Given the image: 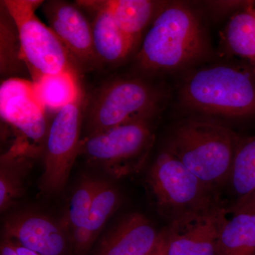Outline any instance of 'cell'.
Listing matches in <instances>:
<instances>
[{"instance_id": "6da1fadb", "label": "cell", "mask_w": 255, "mask_h": 255, "mask_svg": "<svg viewBox=\"0 0 255 255\" xmlns=\"http://www.w3.org/2000/svg\"><path fill=\"white\" fill-rule=\"evenodd\" d=\"M239 140L223 124L188 119L174 128L164 149L214 191L230 181Z\"/></svg>"}, {"instance_id": "7a4b0ae2", "label": "cell", "mask_w": 255, "mask_h": 255, "mask_svg": "<svg viewBox=\"0 0 255 255\" xmlns=\"http://www.w3.org/2000/svg\"><path fill=\"white\" fill-rule=\"evenodd\" d=\"M206 48L205 33L196 14L185 5L172 4L159 9L135 60L144 73L168 71L199 59Z\"/></svg>"}, {"instance_id": "3957f363", "label": "cell", "mask_w": 255, "mask_h": 255, "mask_svg": "<svg viewBox=\"0 0 255 255\" xmlns=\"http://www.w3.org/2000/svg\"><path fill=\"white\" fill-rule=\"evenodd\" d=\"M192 110L226 118L255 116V75L231 65L202 69L186 80L181 90Z\"/></svg>"}, {"instance_id": "277c9868", "label": "cell", "mask_w": 255, "mask_h": 255, "mask_svg": "<svg viewBox=\"0 0 255 255\" xmlns=\"http://www.w3.org/2000/svg\"><path fill=\"white\" fill-rule=\"evenodd\" d=\"M162 99V90L145 78L119 76L110 79L85 99V136L155 115Z\"/></svg>"}, {"instance_id": "5b68a950", "label": "cell", "mask_w": 255, "mask_h": 255, "mask_svg": "<svg viewBox=\"0 0 255 255\" xmlns=\"http://www.w3.org/2000/svg\"><path fill=\"white\" fill-rule=\"evenodd\" d=\"M145 117L82 139L79 155L106 173L120 178L142 168L154 140L152 119Z\"/></svg>"}, {"instance_id": "8992f818", "label": "cell", "mask_w": 255, "mask_h": 255, "mask_svg": "<svg viewBox=\"0 0 255 255\" xmlns=\"http://www.w3.org/2000/svg\"><path fill=\"white\" fill-rule=\"evenodd\" d=\"M6 6L17 28L22 59L32 82L46 75L65 72L77 73L76 64L59 38L36 16L44 1L5 0Z\"/></svg>"}, {"instance_id": "52a82bcc", "label": "cell", "mask_w": 255, "mask_h": 255, "mask_svg": "<svg viewBox=\"0 0 255 255\" xmlns=\"http://www.w3.org/2000/svg\"><path fill=\"white\" fill-rule=\"evenodd\" d=\"M147 182L157 209L170 222L219 204L214 190L166 149L151 166Z\"/></svg>"}, {"instance_id": "ba28073f", "label": "cell", "mask_w": 255, "mask_h": 255, "mask_svg": "<svg viewBox=\"0 0 255 255\" xmlns=\"http://www.w3.org/2000/svg\"><path fill=\"white\" fill-rule=\"evenodd\" d=\"M0 114L16 135L8 152L30 159L43 155L50 122L35 93L33 82L21 78L3 80Z\"/></svg>"}, {"instance_id": "9c48e42d", "label": "cell", "mask_w": 255, "mask_h": 255, "mask_svg": "<svg viewBox=\"0 0 255 255\" xmlns=\"http://www.w3.org/2000/svg\"><path fill=\"white\" fill-rule=\"evenodd\" d=\"M85 102L82 92L50 122L43 155L44 170L40 179V188L46 194L59 192L68 182L80 151Z\"/></svg>"}, {"instance_id": "30bf717a", "label": "cell", "mask_w": 255, "mask_h": 255, "mask_svg": "<svg viewBox=\"0 0 255 255\" xmlns=\"http://www.w3.org/2000/svg\"><path fill=\"white\" fill-rule=\"evenodd\" d=\"M227 221L219 204L184 215L163 231L166 255H216L220 233Z\"/></svg>"}, {"instance_id": "8fae6325", "label": "cell", "mask_w": 255, "mask_h": 255, "mask_svg": "<svg viewBox=\"0 0 255 255\" xmlns=\"http://www.w3.org/2000/svg\"><path fill=\"white\" fill-rule=\"evenodd\" d=\"M42 11L49 27L76 65L87 69L98 65L92 41L91 21L78 4L51 0L43 2Z\"/></svg>"}, {"instance_id": "7c38bea8", "label": "cell", "mask_w": 255, "mask_h": 255, "mask_svg": "<svg viewBox=\"0 0 255 255\" xmlns=\"http://www.w3.org/2000/svg\"><path fill=\"white\" fill-rule=\"evenodd\" d=\"M4 234L8 240L41 255H65L70 240L61 223L32 213L11 216L4 223Z\"/></svg>"}, {"instance_id": "4fadbf2b", "label": "cell", "mask_w": 255, "mask_h": 255, "mask_svg": "<svg viewBox=\"0 0 255 255\" xmlns=\"http://www.w3.org/2000/svg\"><path fill=\"white\" fill-rule=\"evenodd\" d=\"M157 232L143 215L124 216L102 241L98 255H148L158 244Z\"/></svg>"}, {"instance_id": "5bb4252c", "label": "cell", "mask_w": 255, "mask_h": 255, "mask_svg": "<svg viewBox=\"0 0 255 255\" xmlns=\"http://www.w3.org/2000/svg\"><path fill=\"white\" fill-rule=\"evenodd\" d=\"M85 9L95 11L91 21L92 41L98 65H116L130 54L135 45L119 28L101 1H78Z\"/></svg>"}, {"instance_id": "9a60e30c", "label": "cell", "mask_w": 255, "mask_h": 255, "mask_svg": "<svg viewBox=\"0 0 255 255\" xmlns=\"http://www.w3.org/2000/svg\"><path fill=\"white\" fill-rule=\"evenodd\" d=\"M119 191L110 183L102 181L83 227L71 233L72 244L78 255H85L100 234L107 220L119 204Z\"/></svg>"}, {"instance_id": "2e32d148", "label": "cell", "mask_w": 255, "mask_h": 255, "mask_svg": "<svg viewBox=\"0 0 255 255\" xmlns=\"http://www.w3.org/2000/svg\"><path fill=\"white\" fill-rule=\"evenodd\" d=\"M119 28L136 45L151 20L159 12L158 2L148 0H103Z\"/></svg>"}, {"instance_id": "e0dca14e", "label": "cell", "mask_w": 255, "mask_h": 255, "mask_svg": "<svg viewBox=\"0 0 255 255\" xmlns=\"http://www.w3.org/2000/svg\"><path fill=\"white\" fill-rule=\"evenodd\" d=\"M223 225L216 255H255V213H233Z\"/></svg>"}, {"instance_id": "ac0fdd59", "label": "cell", "mask_w": 255, "mask_h": 255, "mask_svg": "<svg viewBox=\"0 0 255 255\" xmlns=\"http://www.w3.org/2000/svg\"><path fill=\"white\" fill-rule=\"evenodd\" d=\"M35 93L46 110L57 112L72 103L82 92L78 73L65 72L46 75L33 82Z\"/></svg>"}, {"instance_id": "d6986e66", "label": "cell", "mask_w": 255, "mask_h": 255, "mask_svg": "<svg viewBox=\"0 0 255 255\" xmlns=\"http://www.w3.org/2000/svg\"><path fill=\"white\" fill-rule=\"evenodd\" d=\"M225 45L233 54L255 59V6L252 4L235 14L225 29Z\"/></svg>"}, {"instance_id": "ffe728a7", "label": "cell", "mask_w": 255, "mask_h": 255, "mask_svg": "<svg viewBox=\"0 0 255 255\" xmlns=\"http://www.w3.org/2000/svg\"><path fill=\"white\" fill-rule=\"evenodd\" d=\"M26 68L21 55L16 23L1 1L0 15V71L4 80L18 78Z\"/></svg>"}, {"instance_id": "44dd1931", "label": "cell", "mask_w": 255, "mask_h": 255, "mask_svg": "<svg viewBox=\"0 0 255 255\" xmlns=\"http://www.w3.org/2000/svg\"><path fill=\"white\" fill-rule=\"evenodd\" d=\"M24 156L6 152L1 157L0 169V209H9L23 192V182L31 163Z\"/></svg>"}, {"instance_id": "7402d4cb", "label": "cell", "mask_w": 255, "mask_h": 255, "mask_svg": "<svg viewBox=\"0 0 255 255\" xmlns=\"http://www.w3.org/2000/svg\"><path fill=\"white\" fill-rule=\"evenodd\" d=\"M230 182L238 199L255 189V135L240 138L233 162Z\"/></svg>"}, {"instance_id": "603a6c76", "label": "cell", "mask_w": 255, "mask_h": 255, "mask_svg": "<svg viewBox=\"0 0 255 255\" xmlns=\"http://www.w3.org/2000/svg\"><path fill=\"white\" fill-rule=\"evenodd\" d=\"M102 181L87 178L79 184L72 196L68 212L61 223L66 231H70L72 233L75 229L85 226Z\"/></svg>"}, {"instance_id": "cb8c5ba5", "label": "cell", "mask_w": 255, "mask_h": 255, "mask_svg": "<svg viewBox=\"0 0 255 255\" xmlns=\"http://www.w3.org/2000/svg\"><path fill=\"white\" fill-rule=\"evenodd\" d=\"M233 213H255V189L249 195L239 199L232 207Z\"/></svg>"}, {"instance_id": "d4e9b609", "label": "cell", "mask_w": 255, "mask_h": 255, "mask_svg": "<svg viewBox=\"0 0 255 255\" xmlns=\"http://www.w3.org/2000/svg\"><path fill=\"white\" fill-rule=\"evenodd\" d=\"M148 255H166V246L163 233H162V236H161L158 244Z\"/></svg>"}, {"instance_id": "484cf974", "label": "cell", "mask_w": 255, "mask_h": 255, "mask_svg": "<svg viewBox=\"0 0 255 255\" xmlns=\"http://www.w3.org/2000/svg\"><path fill=\"white\" fill-rule=\"evenodd\" d=\"M14 250L17 255H41L36 253V252H33L31 251V250L27 249V248H23L22 246L16 247V248H14Z\"/></svg>"}, {"instance_id": "4316f807", "label": "cell", "mask_w": 255, "mask_h": 255, "mask_svg": "<svg viewBox=\"0 0 255 255\" xmlns=\"http://www.w3.org/2000/svg\"><path fill=\"white\" fill-rule=\"evenodd\" d=\"M252 65L251 70L253 71V74L255 75V59L253 61L251 62Z\"/></svg>"}]
</instances>
